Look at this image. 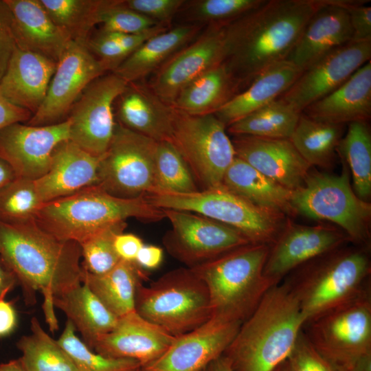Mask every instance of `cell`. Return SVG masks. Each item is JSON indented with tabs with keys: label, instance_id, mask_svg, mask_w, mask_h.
Instances as JSON below:
<instances>
[{
	"label": "cell",
	"instance_id": "74e56055",
	"mask_svg": "<svg viewBox=\"0 0 371 371\" xmlns=\"http://www.w3.org/2000/svg\"><path fill=\"white\" fill-rule=\"evenodd\" d=\"M30 329L31 334L22 336L16 343L25 371H77L69 355L44 330L36 317L31 319Z\"/></svg>",
	"mask_w": 371,
	"mask_h": 371
},
{
	"label": "cell",
	"instance_id": "91938a15",
	"mask_svg": "<svg viewBox=\"0 0 371 371\" xmlns=\"http://www.w3.org/2000/svg\"><path fill=\"white\" fill-rule=\"evenodd\" d=\"M348 371H371V352L361 357Z\"/></svg>",
	"mask_w": 371,
	"mask_h": 371
},
{
	"label": "cell",
	"instance_id": "b9f144b4",
	"mask_svg": "<svg viewBox=\"0 0 371 371\" xmlns=\"http://www.w3.org/2000/svg\"><path fill=\"white\" fill-rule=\"evenodd\" d=\"M57 341L71 357L77 371H135L142 367L133 359L110 358L95 352L78 337L68 319Z\"/></svg>",
	"mask_w": 371,
	"mask_h": 371
},
{
	"label": "cell",
	"instance_id": "7402d4cb",
	"mask_svg": "<svg viewBox=\"0 0 371 371\" xmlns=\"http://www.w3.org/2000/svg\"><path fill=\"white\" fill-rule=\"evenodd\" d=\"M175 337L135 311L118 317L114 328L100 336L92 350L115 359H130L146 366L161 357Z\"/></svg>",
	"mask_w": 371,
	"mask_h": 371
},
{
	"label": "cell",
	"instance_id": "f546056e",
	"mask_svg": "<svg viewBox=\"0 0 371 371\" xmlns=\"http://www.w3.org/2000/svg\"><path fill=\"white\" fill-rule=\"evenodd\" d=\"M203 25L186 23L160 32L145 41L113 71L127 83L138 82L196 38Z\"/></svg>",
	"mask_w": 371,
	"mask_h": 371
},
{
	"label": "cell",
	"instance_id": "f35d334b",
	"mask_svg": "<svg viewBox=\"0 0 371 371\" xmlns=\"http://www.w3.org/2000/svg\"><path fill=\"white\" fill-rule=\"evenodd\" d=\"M111 0H40L53 21L71 40L87 43Z\"/></svg>",
	"mask_w": 371,
	"mask_h": 371
},
{
	"label": "cell",
	"instance_id": "d590c367",
	"mask_svg": "<svg viewBox=\"0 0 371 371\" xmlns=\"http://www.w3.org/2000/svg\"><path fill=\"white\" fill-rule=\"evenodd\" d=\"M337 153L349 169L352 188L361 199L371 196V131L368 122L348 124Z\"/></svg>",
	"mask_w": 371,
	"mask_h": 371
},
{
	"label": "cell",
	"instance_id": "94428289",
	"mask_svg": "<svg viewBox=\"0 0 371 371\" xmlns=\"http://www.w3.org/2000/svg\"><path fill=\"white\" fill-rule=\"evenodd\" d=\"M0 371H25L19 359L0 364Z\"/></svg>",
	"mask_w": 371,
	"mask_h": 371
},
{
	"label": "cell",
	"instance_id": "836d02e7",
	"mask_svg": "<svg viewBox=\"0 0 371 371\" xmlns=\"http://www.w3.org/2000/svg\"><path fill=\"white\" fill-rule=\"evenodd\" d=\"M144 278L142 269L135 262L121 260L112 269L101 275H93L82 269V283L86 284L106 308L120 317L135 311L137 288Z\"/></svg>",
	"mask_w": 371,
	"mask_h": 371
},
{
	"label": "cell",
	"instance_id": "6f0895ef",
	"mask_svg": "<svg viewBox=\"0 0 371 371\" xmlns=\"http://www.w3.org/2000/svg\"><path fill=\"white\" fill-rule=\"evenodd\" d=\"M17 178L10 164L0 157V191L6 188Z\"/></svg>",
	"mask_w": 371,
	"mask_h": 371
},
{
	"label": "cell",
	"instance_id": "e575fe53",
	"mask_svg": "<svg viewBox=\"0 0 371 371\" xmlns=\"http://www.w3.org/2000/svg\"><path fill=\"white\" fill-rule=\"evenodd\" d=\"M345 126L317 121L302 112L289 139L311 167L328 170L334 165Z\"/></svg>",
	"mask_w": 371,
	"mask_h": 371
},
{
	"label": "cell",
	"instance_id": "ab89813d",
	"mask_svg": "<svg viewBox=\"0 0 371 371\" xmlns=\"http://www.w3.org/2000/svg\"><path fill=\"white\" fill-rule=\"evenodd\" d=\"M198 190L196 181L181 155L170 142H158L152 192L186 194Z\"/></svg>",
	"mask_w": 371,
	"mask_h": 371
},
{
	"label": "cell",
	"instance_id": "8fae6325",
	"mask_svg": "<svg viewBox=\"0 0 371 371\" xmlns=\"http://www.w3.org/2000/svg\"><path fill=\"white\" fill-rule=\"evenodd\" d=\"M302 332L322 357L348 371L371 352V293L306 322Z\"/></svg>",
	"mask_w": 371,
	"mask_h": 371
},
{
	"label": "cell",
	"instance_id": "c3c4849f",
	"mask_svg": "<svg viewBox=\"0 0 371 371\" xmlns=\"http://www.w3.org/2000/svg\"><path fill=\"white\" fill-rule=\"evenodd\" d=\"M129 8L159 24L168 25L179 14L185 0H124Z\"/></svg>",
	"mask_w": 371,
	"mask_h": 371
},
{
	"label": "cell",
	"instance_id": "e0dca14e",
	"mask_svg": "<svg viewBox=\"0 0 371 371\" xmlns=\"http://www.w3.org/2000/svg\"><path fill=\"white\" fill-rule=\"evenodd\" d=\"M371 41L350 42L326 54L306 69L280 98L300 112L343 85L370 61Z\"/></svg>",
	"mask_w": 371,
	"mask_h": 371
},
{
	"label": "cell",
	"instance_id": "f6af8a7d",
	"mask_svg": "<svg viewBox=\"0 0 371 371\" xmlns=\"http://www.w3.org/2000/svg\"><path fill=\"white\" fill-rule=\"evenodd\" d=\"M100 24L101 31L130 34L142 33L159 25L127 7L124 0H111L102 14Z\"/></svg>",
	"mask_w": 371,
	"mask_h": 371
},
{
	"label": "cell",
	"instance_id": "680465c9",
	"mask_svg": "<svg viewBox=\"0 0 371 371\" xmlns=\"http://www.w3.org/2000/svg\"><path fill=\"white\" fill-rule=\"evenodd\" d=\"M203 371H232L227 358L221 355L211 362Z\"/></svg>",
	"mask_w": 371,
	"mask_h": 371
},
{
	"label": "cell",
	"instance_id": "d6a6232c",
	"mask_svg": "<svg viewBox=\"0 0 371 371\" xmlns=\"http://www.w3.org/2000/svg\"><path fill=\"white\" fill-rule=\"evenodd\" d=\"M53 304L66 315L91 349L100 336L114 328L118 319L85 283L54 297Z\"/></svg>",
	"mask_w": 371,
	"mask_h": 371
},
{
	"label": "cell",
	"instance_id": "60d3db41",
	"mask_svg": "<svg viewBox=\"0 0 371 371\" xmlns=\"http://www.w3.org/2000/svg\"><path fill=\"white\" fill-rule=\"evenodd\" d=\"M265 0L186 1L179 14L187 23L226 25L260 6Z\"/></svg>",
	"mask_w": 371,
	"mask_h": 371
},
{
	"label": "cell",
	"instance_id": "bcb514c9",
	"mask_svg": "<svg viewBox=\"0 0 371 371\" xmlns=\"http://www.w3.org/2000/svg\"><path fill=\"white\" fill-rule=\"evenodd\" d=\"M287 361L291 371H340L316 351L302 330Z\"/></svg>",
	"mask_w": 371,
	"mask_h": 371
},
{
	"label": "cell",
	"instance_id": "9c48e42d",
	"mask_svg": "<svg viewBox=\"0 0 371 371\" xmlns=\"http://www.w3.org/2000/svg\"><path fill=\"white\" fill-rule=\"evenodd\" d=\"M145 197L157 208L190 212L227 225L251 243L271 245L288 218L282 212L248 201L223 186L186 194L152 192Z\"/></svg>",
	"mask_w": 371,
	"mask_h": 371
},
{
	"label": "cell",
	"instance_id": "277c9868",
	"mask_svg": "<svg viewBox=\"0 0 371 371\" xmlns=\"http://www.w3.org/2000/svg\"><path fill=\"white\" fill-rule=\"evenodd\" d=\"M306 322L282 284L271 287L223 354L232 371H273L286 361Z\"/></svg>",
	"mask_w": 371,
	"mask_h": 371
},
{
	"label": "cell",
	"instance_id": "3957f363",
	"mask_svg": "<svg viewBox=\"0 0 371 371\" xmlns=\"http://www.w3.org/2000/svg\"><path fill=\"white\" fill-rule=\"evenodd\" d=\"M281 283L306 322L313 319L371 293L370 247L348 243L330 250L297 267Z\"/></svg>",
	"mask_w": 371,
	"mask_h": 371
},
{
	"label": "cell",
	"instance_id": "1f68e13d",
	"mask_svg": "<svg viewBox=\"0 0 371 371\" xmlns=\"http://www.w3.org/2000/svg\"><path fill=\"white\" fill-rule=\"evenodd\" d=\"M223 186L255 205L278 211L286 216H296L291 205L293 191L238 157L234 158L226 170Z\"/></svg>",
	"mask_w": 371,
	"mask_h": 371
},
{
	"label": "cell",
	"instance_id": "4316f807",
	"mask_svg": "<svg viewBox=\"0 0 371 371\" xmlns=\"http://www.w3.org/2000/svg\"><path fill=\"white\" fill-rule=\"evenodd\" d=\"M302 113L315 120L335 124L368 122L371 117V61Z\"/></svg>",
	"mask_w": 371,
	"mask_h": 371
},
{
	"label": "cell",
	"instance_id": "5bb4252c",
	"mask_svg": "<svg viewBox=\"0 0 371 371\" xmlns=\"http://www.w3.org/2000/svg\"><path fill=\"white\" fill-rule=\"evenodd\" d=\"M127 83L113 72L91 82L72 106L69 139L88 153L102 157L113 135V104Z\"/></svg>",
	"mask_w": 371,
	"mask_h": 371
},
{
	"label": "cell",
	"instance_id": "d4e9b609",
	"mask_svg": "<svg viewBox=\"0 0 371 371\" xmlns=\"http://www.w3.org/2000/svg\"><path fill=\"white\" fill-rule=\"evenodd\" d=\"M57 63L15 47L0 80V93L12 104L33 115L42 104Z\"/></svg>",
	"mask_w": 371,
	"mask_h": 371
},
{
	"label": "cell",
	"instance_id": "816d5d0a",
	"mask_svg": "<svg viewBox=\"0 0 371 371\" xmlns=\"http://www.w3.org/2000/svg\"><path fill=\"white\" fill-rule=\"evenodd\" d=\"M144 244L137 236L131 233H121L114 240L115 249L121 260L135 262L137 255Z\"/></svg>",
	"mask_w": 371,
	"mask_h": 371
},
{
	"label": "cell",
	"instance_id": "f5cc1de1",
	"mask_svg": "<svg viewBox=\"0 0 371 371\" xmlns=\"http://www.w3.org/2000/svg\"><path fill=\"white\" fill-rule=\"evenodd\" d=\"M32 115L30 111L12 104L0 93V131L14 123L27 122Z\"/></svg>",
	"mask_w": 371,
	"mask_h": 371
},
{
	"label": "cell",
	"instance_id": "4dcf8cb0",
	"mask_svg": "<svg viewBox=\"0 0 371 371\" xmlns=\"http://www.w3.org/2000/svg\"><path fill=\"white\" fill-rule=\"evenodd\" d=\"M241 89L240 82L223 63L187 85L171 106L192 115L214 114Z\"/></svg>",
	"mask_w": 371,
	"mask_h": 371
},
{
	"label": "cell",
	"instance_id": "7dc6e473",
	"mask_svg": "<svg viewBox=\"0 0 371 371\" xmlns=\"http://www.w3.org/2000/svg\"><path fill=\"white\" fill-rule=\"evenodd\" d=\"M87 46L107 71H114L130 56L109 33L100 30L88 38Z\"/></svg>",
	"mask_w": 371,
	"mask_h": 371
},
{
	"label": "cell",
	"instance_id": "8992f818",
	"mask_svg": "<svg viewBox=\"0 0 371 371\" xmlns=\"http://www.w3.org/2000/svg\"><path fill=\"white\" fill-rule=\"evenodd\" d=\"M128 218L156 222L166 215L162 209L150 204L145 195L120 198L96 185L43 203L35 221L57 238L80 244L102 228Z\"/></svg>",
	"mask_w": 371,
	"mask_h": 371
},
{
	"label": "cell",
	"instance_id": "7a4b0ae2",
	"mask_svg": "<svg viewBox=\"0 0 371 371\" xmlns=\"http://www.w3.org/2000/svg\"><path fill=\"white\" fill-rule=\"evenodd\" d=\"M326 0H265L225 26L223 63L246 88L262 71L287 59L306 24Z\"/></svg>",
	"mask_w": 371,
	"mask_h": 371
},
{
	"label": "cell",
	"instance_id": "681fc988",
	"mask_svg": "<svg viewBox=\"0 0 371 371\" xmlns=\"http://www.w3.org/2000/svg\"><path fill=\"white\" fill-rule=\"evenodd\" d=\"M366 2L350 0L346 6L352 31L351 42L371 41V7Z\"/></svg>",
	"mask_w": 371,
	"mask_h": 371
},
{
	"label": "cell",
	"instance_id": "30bf717a",
	"mask_svg": "<svg viewBox=\"0 0 371 371\" xmlns=\"http://www.w3.org/2000/svg\"><path fill=\"white\" fill-rule=\"evenodd\" d=\"M168 142L203 190L223 186L225 173L236 155L226 126L214 114L192 115L173 107Z\"/></svg>",
	"mask_w": 371,
	"mask_h": 371
},
{
	"label": "cell",
	"instance_id": "9a60e30c",
	"mask_svg": "<svg viewBox=\"0 0 371 371\" xmlns=\"http://www.w3.org/2000/svg\"><path fill=\"white\" fill-rule=\"evenodd\" d=\"M106 71L87 43L71 40L57 62L42 104L27 124L45 126L64 121L86 87Z\"/></svg>",
	"mask_w": 371,
	"mask_h": 371
},
{
	"label": "cell",
	"instance_id": "ee69618b",
	"mask_svg": "<svg viewBox=\"0 0 371 371\" xmlns=\"http://www.w3.org/2000/svg\"><path fill=\"white\" fill-rule=\"evenodd\" d=\"M126 227V221L113 223L80 243L82 269L93 275H101L112 269L121 260L115 249L114 240Z\"/></svg>",
	"mask_w": 371,
	"mask_h": 371
},
{
	"label": "cell",
	"instance_id": "be15d7a7",
	"mask_svg": "<svg viewBox=\"0 0 371 371\" xmlns=\"http://www.w3.org/2000/svg\"><path fill=\"white\" fill-rule=\"evenodd\" d=\"M135 371H143V370H142V368L140 367L139 368L137 369Z\"/></svg>",
	"mask_w": 371,
	"mask_h": 371
},
{
	"label": "cell",
	"instance_id": "8d00e7d4",
	"mask_svg": "<svg viewBox=\"0 0 371 371\" xmlns=\"http://www.w3.org/2000/svg\"><path fill=\"white\" fill-rule=\"evenodd\" d=\"M302 113L280 98L227 126L234 135L289 139Z\"/></svg>",
	"mask_w": 371,
	"mask_h": 371
},
{
	"label": "cell",
	"instance_id": "cb8c5ba5",
	"mask_svg": "<svg viewBox=\"0 0 371 371\" xmlns=\"http://www.w3.org/2000/svg\"><path fill=\"white\" fill-rule=\"evenodd\" d=\"M101 157L82 150L69 139L54 149L47 172L34 181L43 203L98 185Z\"/></svg>",
	"mask_w": 371,
	"mask_h": 371
},
{
	"label": "cell",
	"instance_id": "f1b7e54d",
	"mask_svg": "<svg viewBox=\"0 0 371 371\" xmlns=\"http://www.w3.org/2000/svg\"><path fill=\"white\" fill-rule=\"evenodd\" d=\"M302 72L287 59L277 63L260 73L214 115L227 127L280 98Z\"/></svg>",
	"mask_w": 371,
	"mask_h": 371
},
{
	"label": "cell",
	"instance_id": "4fadbf2b",
	"mask_svg": "<svg viewBox=\"0 0 371 371\" xmlns=\"http://www.w3.org/2000/svg\"><path fill=\"white\" fill-rule=\"evenodd\" d=\"M171 225L163 243L174 258L194 267L249 243L239 231L190 212L162 209Z\"/></svg>",
	"mask_w": 371,
	"mask_h": 371
},
{
	"label": "cell",
	"instance_id": "83f0119b",
	"mask_svg": "<svg viewBox=\"0 0 371 371\" xmlns=\"http://www.w3.org/2000/svg\"><path fill=\"white\" fill-rule=\"evenodd\" d=\"M118 117L122 126L157 142L169 141L173 107L148 85L131 82L119 96Z\"/></svg>",
	"mask_w": 371,
	"mask_h": 371
},
{
	"label": "cell",
	"instance_id": "7bdbcfd3",
	"mask_svg": "<svg viewBox=\"0 0 371 371\" xmlns=\"http://www.w3.org/2000/svg\"><path fill=\"white\" fill-rule=\"evenodd\" d=\"M43 204L34 181L16 178L0 191V221L15 225L34 220Z\"/></svg>",
	"mask_w": 371,
	"mask_h": 371
},
{
	"label": "cell",
	"instance_id": "6125c7cd",
	"mask_svg": "<svg viewBox=\"0 0 371 371\" xmlns=\"http://www.w3.org/2000/svg\"><path fill=\"white\" fill-rule=\"evenodd\" d=\"M273 371H291L287 360L282 362Z\"/></svg>",
	"mask_w": 371,
	"mask_h": 371
},
{
	"label": "cell",
	"instance_id": "603a6c76",
	"mask_svg": "<svg viewBox=\"0 0 371 371\" xmlns=\"http://www.w3.org/2000/svg\"><path fill=\"white\" fill-rule=\"evenodd\" d=\"M350 0H326L311 18L287 60L304 71L320 58L352 41L346 8Z\"/></svg>",
	"mask_w": 371,
	"mask_h": 371
},
{
	"label": "cell",
	"instance_id": "52a82bcc",
	"mask_svg": "<svg viewBox=\"0 0 371 371\" xmlns=\"http://www.w3.org/2000/svg\"><path fill=\"white\" fill-rule=\"evenodd\" d=\"M341 162L340 175L311 169L304 185L293 191L292 207L296 215L333 223L351 244L370 247L371 203L357 196L349 169Z\"/></svg>",
	"mask_w": 371,
	"mask_h": 371
},
{
	"label": "cell",
	"instance_id": "2e32d148",
	"mask_svg": "<svg viewBox=\"0 0 371 371\" xmlns=\"http://www.w3.org/2000/svg\"><path fill=\"white\" fill-rule=\"evenodd\" d=\"M226 25L207 26L196 38L161 65L148 85L153 92L171 106L187 85L222 64L227 54Z\"/></svg>",
	"mask_w": 371,
	"mask_h": 371
},
{
	"label": "cell",
	"instance_id": "ba28073f",
	"mask_svg": "<svg viewBox=\"0 0 371 371\" xmlns=\"http://www.w3.org/2000/svg\"><path fill=\"white\" fill-rule=\"evenodd\" d=\"M135 311L173 337L195 329L212 317L207 289L189 267L170 271L148 286L140 283Z\"/></svg>",
	"mask_w": 371,
	"mask_h": 371
},
{
	"label": "cell",
	"instance_id": "44dd1931",
	"mask_svg": "<svg viewBox=\"0 0 371 371\" xmlns=\"http://www.w3.org/2000/svg\"><path fill=\"white\" fill-rule=\"evenodd\" d=\"M232 142L236 157L292 191L304 185L312 168L289 139L234 135Z\"/></svg>",
	"mask_w": 371,
	"mask_h": 371
},
{
	"label": "cell",
	"instance_id": "484cf974",
	"mask_svg": "<svg viewBox=\"0 0 371 371\" xmlns=\"http://www.w3.org/2000/svg\"><path fill=\"white\" fill-rule=\"evenodd\" d=\"M12 16L16 47L56 63L71 41L51 19L40 0H5Z\"/></svg>",
	"mask_w": 371,
	"mask_h": 371
},
{
	"label": "cell",
	"instance_id": "5b68a950",
	"mask_svg": "<svg viewBox=\"0 0 371 371\" xmlns=\"http://www.w3.org/2000/svg\"><path fill=\"white\" fill-rule=\"evenodd\" d=\"M269 247L249 243L191 267L207 289L212 317L243 323L278 284L264 273Z\"/></svg>",
	"mask_w": 371,
	"mask_h": 371
},
{
	"label": "cell",
	"instance_id": "db71d44e",
	"mask_svg": "<svg viewBox=\"0 0 371 371\" xmlns=\"http://www.w3.org/2000/svg\"><path fill=\"white\" fill-rule=\"evenodd\" d=\"M164 251L159 246L144 245L139 251L135 262L142 269H155L162 262Z\"/></svg>",
	"mask_w": 371,
	"mask_h": 371
},
{
	"label": "cell",
	"instance_id": "f907efd6",
	"mask_svg": "<svg viewBox=\"0 0 371 371\" xmlns=\"http://www.w3.org/2000/svg\"><path fill=\"white\" fill-rule=\"evenodd\" d=\"M15 47L12 13L5 0H0V80Z\"/></svg>",
	"mask_w": 371,
	"mask_h": 371
},
{
	"label": "cell",
	"instance_id": "11a10c76",
	"mask_svg": "<svg viewBox=\"0 0 371 371\" xmlns=\"http://www.w3.org/2000/svg\"><path fill=\"white\" fill-rule=\"evenodd\" d=\"M17 326V313L10 302L0 299V337L10 335Z\"/></svg>",
	"mask_w": 371,
	"mask_h": 371
},
{
	"label": "cell",
	"instance_id": "9f6ffc18",
	"mask_svg": "<svg viewBox=\"0 0 371 371\" xmlns=\"http://www.w3.org/2000/svg\"><path fill=\"white\" fill-rule=\"evenodd\" d=\"M18 283L15 275L0 257V299L5 298Z\"/></svg>",
	"mask_w": 371,
	"mask_h": 371
},
{
	"label": "cell",
	"instance_id": "ac0fdd59",
	"mask_svg": "<svg viewBox=\"0 0 371 371\" xmlns=\"http://www.w3.org/2000/svg\"><path fill=\"white\" fill-rule=\"evenodd\" d=\"M348 243L350 242L347 235L334 225H300L288 218L270 245L264 273L279 284L297 267Z\"/></svg>",
	"mask_w": 371,
	"mask_h": 371
},
{
	"label": "cell",
	"instance_id": "6da1fadb",
	"mask_svg": "<svg viewBox=\"0 0 371 371\" xmlns=\"http://www.w3.org/2000/svg\"><path fill=\"white\" fill-rule=\"evenodd\" d=\"M0 257L21 285L26 301L43 296V308L51 331L58 328L54 298L82 284L79 243L57 238L35 219L20 224L0 221Z\"/></svg>",
	"mask_w": 371,
	"mask_h": 371
},
{
	"label": "cell",
	"instance_id": "7c38bea8",
	"mask_svg": "<svg viewBox=\"0 0 371 371\" xmlns=\"http://www.w3.org/2000/svg\"><path fill=\"white\" fill-rule=\"evenodd\" d=\"M157 143L116 123L111 143L100 161L98 186L125 199L152 192Z\"/></svg>",
	"mask_w": 371,
	"mask_h": 371
},
{
	"label": "cell",
	"instance_id": "d6986e66",
	"mask_svg": "<svg viewBox=\"0 0 371 371\" xmlns=\"http://www.w3.org/2000/svg\"><path fill=\"white\" fill-rule=\"evenodd\" d=\"M68 118L55 124L32 126L14 123L0 131V157L17 178L36 181L49 170L55 148L69 139Z\"/></svg>",
	"mask_w": 371,
	"mask_h": 371
},
{
	"label": "cell",
	"instance_id": "ffe728a7",
	"mask_svg": "<svg viewBox=\"0 0 371 371\" xmlns=\"http://www.w3.org/2000/svg\"><path fill=\"white\" fill-rule=\"evenodd\" d=\"M241 322L211 317L195 329L175 337L166 351L143 371H203L224 353Z\"/></svg>",
	"mask_w": 371,
	"mask_h": 371
}]
</instances>
